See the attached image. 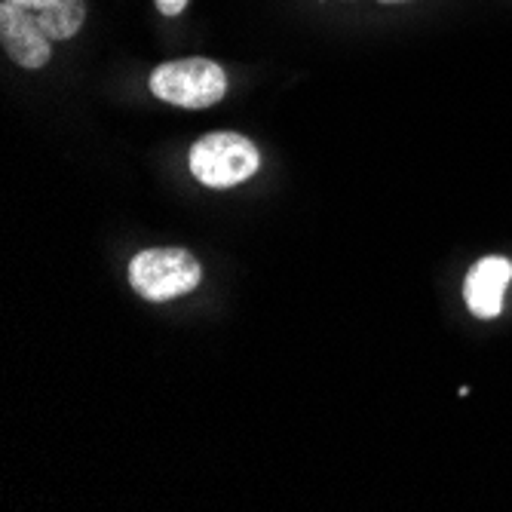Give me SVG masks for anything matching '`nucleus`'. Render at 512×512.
Listing matches in <instances>:
<instances>
[{"mask_svg": "<svg viewBox=\"0 0 512 512\" xmlns=\"http://www.w3.org/2000/svg\"><path fill=\"white\" fill-rule=\"evenodd\" d=\"M378 4H405V0H378Z\"/></svg>", "mask_w": 512, "mask_h": 512, "instance_id": "8", "label": "nucleus"}, {"mask_svg": "<svg viewBox=\"0 0 512 512\" xmlns=\"http://www.w3.org/2000/svg\"><path fill=\"white\" fill-rule=\"evenodd\" d=\"M188 166L203 188L227 191L258 172L261 154L240 132H209L191 148Z\"/></svg>", "mask_w": 512, "mask_h": 512, "instance_id": "1", "label": "nucleus"}, {"mask_svg": "<svg viewBox=\"0 0 512 512\" xmlns=\"http://www.w3.org/2000/svg\"><path fill=\"white\" fill-rule=\"evenodd\" d=\"M512 283V261L491 255L473 264V270L463 279V301L470 313L479 319H497L503 310L506 286Z\"/></svg>", "mask_w": 512, "mask_h": 512, "instance_id": "4", "label": "nucleus"}, {"mask_svg": "<svg viewBox=\"0 0 512 512\" xmlns=\"http://www.w3.org/2000/svg\"><path fill=\"white\" fill-rule=\"evenodd\" d=\"M184 7H188V0H157V10L163 16H181Z\"/></svg>", "mask_w": 512, "mask_h": 512, "instance_id": "7", "label": "nucleus"}, {"mask_svg": "<svg viewBox=\"0 0 512 512\" xmlns=\"http://www.w3.org/2000/svg\"><path fill=\"white\" fill-rule=\"evenodd\" d=\"M151 92L166 105L203 111L224 99L227 74L209 59H178L157 65V71L151 74Z\"/></svg>", "mask_w": 512, "mask_h": 512, "instance_id": "3", "label": "nucleus"}, {"mask_svg": "<svg viewBox=\"0 0 512 512\" xmlns=\"http://www.w3.org/2000/svg\"><path fill=\"white\" fill-rule=\"evenodd\" d=\"M4 7L28 16L50 40H68L83 28V0H0Z\"/></svg>", "mask_w": 512, "mask_h": 512, "instance_id": "6", "label": "nucleus"}, {"mask_svg": "<svg viewBox=\"0 0 512 512\" xmlns=\"http://www.w3.org/2000/svg\"><path fill=\"white\" fill-rule=\"evenodd\" d=\"M200 279L203 267L188 249H145L129 261V286L154 304L191 295Z\"/></svg>", "mask_w": 512, "mask_h": 512, "instance_id": "2", "label": "nucleus"}, {"mask_svg": "<svg viewBox=\"0 0 512 512\" xmlns=\"http://www.w3.org/2000/svg\"><path fill=\"white\" fill-rule=\"evenodd\" d=\"M0 43H4V53L19 68H28V71L43 68L53 56V40L46 37L28 16H22L4 4H0Z\"/></svg>", "mask_w": 512, "mask_h": 512, "instance_id": "5", "label": "nucleus"}]
</instances>
